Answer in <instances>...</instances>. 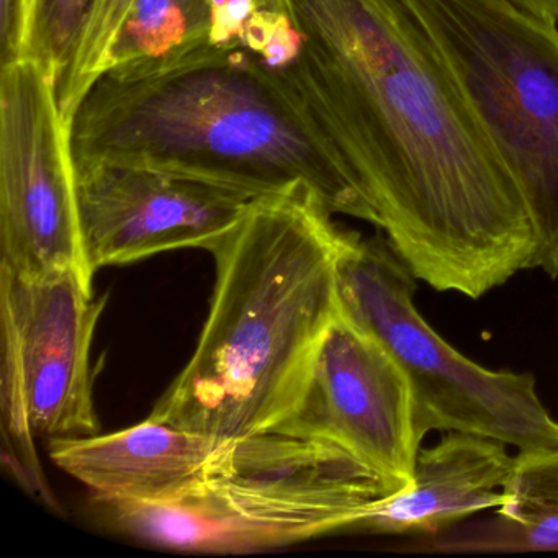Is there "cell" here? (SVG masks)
<instances>
[{
    "label": "cell",
    "instance_id": "6da1fadb",
    "mask_svg": "<svg viewBox=\"0 0 558 558\" xmlns=\"http://www.w3.org/2000/svg\"><path fill=\"white\" fill-rule=\"evenodd\" d=\"M280 76L328 140L372 225L416 279L476 300L531 269L518 182L401 0H290Z\"/></svg>",
    "mask_w": 558,
    "mask_h": 558
},
{
    "label": "cell",
    "instance_id": "7a4b0ae2",
    "mask_svg": "<svg viewBox=\"0 0 558 558\" xmlns=\"http://www.w3.org/2000/svg\"><path fill=\"white\" fill-rule=\"evenodd\" d=\"M71 155L74 171L149 169L256 198L308 191L329 214L372 225L299 94L243 48L106 71L71 119Z\"/></svg>",
    "mask_w": 558,
    "mask_h": 558
},
{
    "label": "cell",
    "instance_id": "3957f363",
    "mask_svg": "<svg viewBox=\"0 0 558 558\" xmlns=\"http://www.w3.org/2000/svg\"><path fill=\"white\" fill-rule=\"evenodd\" d=\"M308 191L257 198L214 250L197 348L149 417L215 439L270 433L299 408L338 316L342 231Z\"/></svg>",
    "mask_w": 558,
    "mask_h": 558
},
{
    "label": "cell",
    "instance_id": "277c9868",
    "mask_svg": "<svg viewBox=\"0 0 558 558\" xmlns=\"http://www.w3.org/2000/svg\"><path fill=\"white\" fill-rule=\"evenodd\" d=\"M385 496L341 447L270 430L225 442L204 482L174 501L94 502L110 527L151 547L251 554L355 527Z\"/></svg>",
    "mask_w": 558,
    "mask_h": 558
},
{
    "label": "cell",
    "instance_id": "5b68a950",
    "mask_svg": "<svg viewBox=\"0 0 558 558\" xmlns=\"http://www.w3.org/2000/svg\"><path fill=\"white\" fill-rule=\"evenodd\" d=\"M521 189L531 269L558 277V28L511 0H401Z\"/></svg>",
    "mask_w": 558,
    "mask_h": 558
},
{
    "label": "cell",
    "instance_id": "8992f818",
    "mask_svg": "<svg viewBox=\"0 0 558 558\" xmlns=\"http://www.w3.org/2000/svg\"><path fill=\"white\" fill-rule=\"evenodd\" d=\"M416 277L388 241L342 231L336 267L339 312L371 332L410 378L420 440L459 430L519 452L558 447V421L531 374L488 371L447 344L414 306Z\"/></svg>",
    "mask_w": 558,
    "mask_h": 558
},
{
    "label": "cell",
    "instance_id": "52a82bcc",
    "mask_svg": "<svg viewBox=\"0 0 558 558\" xmlns=\"http://www.w3.org/2000/svg\"><path fill=\"white\" fill-rule=\"evenodd\" d=\"M0 269L17 279L77 270L84 254L71 123L34 57L0 66Z\"/></svg>",
    "mask_w": 558,
    "mask_h": 558
},
{
    "label": "cell",
    "instance_id": "ba28073f",
    "mask_svg": "<svg viewBox=\"0 0 558 558\" xmlns=\"http://www.w3.org/2000/svg\"><path fill=\"white\" fill-rule=\"evenodd\" d=\"M274 430L341 447L380 480L388 496L413 482L421 440L410 378L378 339L341 312L326 332L303 400Z\"/></svg>",
    "mask_w": 558,
    "mask_h": 558
},
{
    "label": "cell",
    "instance_id": "9c48e42d",
    "mask_svg": "<svg viewBox=\"0 0 558 558\" xmlns=\"http://www.w3.org/2000/svg\"><path fill=\"white\" fill-rule=\"evenodd\" d=\"M74 174L84 254L94 276L165 251L210 253L257 201L227 185L149 169Z\"/></svg>",
    "mask_w": 558,
    "mask_h": 558
},
{
    "label": "cell",
    "instance_id": "30bf717a",
    "mask_svg": "<svg viewBox=\"0 0 558 558\" xmlns=\"http://www.w3.org/2000/svg\"><path fill=\"white\" fill-rule=\"evenodd\" d=\"M104 303L77 270L25 280L0 269V322L17 349L37 436L99 433L90 352Z\"/></svg>",
    "mask_w": 558,
    "mask_h": 558
},
{
    "label": "cell",
    "instance_id": "8fae6325",
    "mask_svg": "<svg viewBox=\"0 0 558 558\" xmlns=\"http://www.w3.org/2000/svg\"><path fill=\"white\" fill-rule=\"evenodd\" d=\"M223 444L148 417L106 436L50 439L48 453L94 499L159 505L201 485Z\"/></svg>",
    "mask_w": 558,
    "mask_h": 558
},
{
    "label": "cell",
    "instance_id": "7c38bea8",
    "mask_svg": "<svg viewBox=\"0 0 558 558\" xmlns=\"http://www.w3.org/2000/svg\"><path fill=\"white\" fill-rule=\"evenodd\" d=\"M514 466L506 444L450 430L436 446L420 449L411 485L374 502L355 527L439 532L475 512L501 508Z\"/></svg>",
    "mask_w": 558,
    "mask_h": 558
},
{
    "label": "cell",
    "instance_id": "4fadbf2b",
    "mask_svg": "<svg viewBox=\"0 0 558 558\" xmlns=\"http://www.w3.org/2000/svg\"><path fill=\"white\" fill-rule=\"evenodd\" d=\"M211 0H135L117 35L109 70L172 63L211 45Z\"/></svg>",
    "mask_w": 558,
    "mask_h": 558
},
{
    "label": "cell",
    "instance_id": "5bb4252c",
    "mask_svg": "<svg viewBox=\"0 0 558 558\" xmlns=\"http://www.w3.org/2000/svg\"><path fill=\"white\" fill-rule=\"evenodd\" d=\"M506 493L498 514L518 532L515 542L558 548V447L519 452Z\"/></svg>",
    "mask_w": 558,
    "mask_h": 558
},
{
    "label": "cell",
    "instance_id": "9a60e30c",
    "mask_svg": "<svg viewBox=\"0 0 558 558\" xmlns=\"http://www.w3.org/2000/svg\"><path fill=\"white\" fill-rule=\"evenodd\" d=\"M0 408H2V462L15 482L44 505L58 508L35 447L34 426L28 411L24 378L17 349L8 332L2 331L0 365Z\"/></svg>",
    "mask_w": 558,
    "mask_h": 558
},
{
    "label": "cell",
    "instance_id": "2e32d148",
    "mask_svg": "<svg viewBox=\"0 0 558 558\" xmlns=\"http://www.w3.org/2000/svg\"><path fill=\"white\" fill-rule=\"evenodd\" d=\"M135 0H94L73 60L58 83V104L71 123L87 90L109 70L117 35Z\"/></svg>",
    "mask_w": 558,
    "mask_h": 558
},
{
    "label": "cell",
    "instance_id": "e0dca14e",
    "mask_svg": "<svg viewBox=\"0 0 558 558\" xmlns=\"http://www.w3.org/2000/svg\"><path fill=\"white\" fill-rule=\"evenodd\" d=\"M211 45L263 57L293 28L290 0H211Z\"/></svg>",
    "mask_w": 558,
    "mask_h": 558
},
{
    "label": "cell",
    "instance_id": "ac0fdd59",
    "mask_svg": "<svg viewBox=\"0 0 558 558\" xmlns=\"http://www.w3.org/2000/svg\"><path fill=\"white\" fill-rule=\"evenodd\" d=\"M94 0H37L31 57L60 83L73 60Z\"/></svg>",
    "mask_w": 558,
    "mask_h": 558
},
{
    "label": "cell",
    "instance_id": "d6986e66",
    "mask_svg": "<svg viewBox=\"0 0 558 558\" xmlns=\"http://www.w3.org/2000/svg\"><path fill=\"white\" fill-rule=\"evenodd\" d=\"M19 58V0H0V66Z\"/></svg>",
    "mask_w": 558,
    "mask_h": 558
},
{
    "label": "cell",
    "instance_id": "ffe728a7",
    "mask_svg": "<svg viewBox=\"0 0 558 558\" xmlns=\"http://www.w3.org/2000/svg\"><path fill=\"white\" fill-rule=\"evenodd\" d=\"M35 8H37V0H19V45H21V58L31 57Z\"/></svg>",
    "mask_w": 558,
    "mask_h": 558
},
{
    "label": "cell",
    "instance_id": "44dd1931",
    "mask_svg": "<svg viewBox=\"0 0 558 558\" xmlns=\"http://www.w3.org/2000/svg\"><path fill=\"white\" fill-rule=\"evenodd\" d=\"M522 11L550 25H558V0H511Z\"/></svg>",
    "mask_w": 558,
    "mask_h": 558
}]
</instances>
